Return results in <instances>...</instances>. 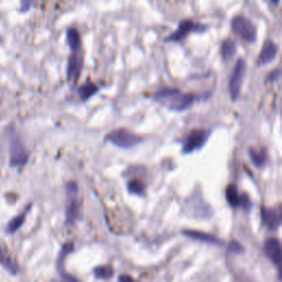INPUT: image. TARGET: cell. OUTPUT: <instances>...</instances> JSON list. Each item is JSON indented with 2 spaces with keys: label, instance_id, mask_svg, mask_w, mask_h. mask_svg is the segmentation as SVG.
<instances>
[{
  "label": "cell",
  "instance_id": "cell-24",
  "mask_svg": "<svg viewBox=\"0 0 282 282\" xmlns=\"http://www.w3.org/2000/svg\"><path fill=\"white\" fill-rule=\"evenodd\" d=\"M280 77V71L279 69L277 70H274L273 72H271V73L267 76V82L268 83H272V82H277L278 79Z\"/></svg>",
  "mask_w": 282,
  "mask_h": 282
},
{
  "label": "cell",
  "instance_id": "cell-8",
  "mask_svg": "<svg viewBox=\"0 0 282 282\" xmlns=\"http://www.w3.org/2000/svg\"><path fill=\"white\" fill-rule=\"evenodd\" d=\"M28 160L27 151L24 147L23 142L19 139H13L11 141V150H10V163L13 167H21Z\"/></svg>",
  "mask_w": 282,
  "mask_h": 282
},
{
  "label": "cell",
  "instance_id": "cell-11",
  "mask_svg": "<svg viewBox=\"0 0 282 282\" xmlns=\"http://www.w3.org/2000/svg\"><path fill=\"white\" fill-rule=\"evenodd\" d=\"M280 243L277 238H269L265 243V252L271 262L279 267L280 264Z\"/></svg>",
  "mask_w": 282,
  "mask_h": 282
},
{
  "label": "cell",
  "instance_id": "cell-16",
  "mask_svg": "<svg viewBox=\"0 0 282 282\" xmlns=\"http://www.w3.org/2000/svg\"><path fill=\"white\" fill-rule=\"evenodd\" d=\"M97 92H98L97 86L94 83H91V82H88L86 84L82 85L78 90L79 97H81V99L83 100V102L90 99L93 95H95Z\"/></svg>",
  "mask_w": 282,
  "mask_h": 282
},
{
  "label": "cell",
  "instance_id": "cell-22",
  "mask_svg": "<svg viewBox=\"0 0 282 282\" xmlns=\"http://www.w3.org/2000/svg\"><path fill=\"white\" fill-rule=\"evenodd\" d=\"M94 273L97 278L100 279H108L113 277L114 270L111 268V267H98L95 270H94Z\"/></svg>",
  "mask_w": 282,
  "mask_h": 282
},
{
  "label": "cell",
  "instance_id": "cell-10",
  "mask_svg": "<svg viewBox=\"0 0 282 282\" xmlns=\"http://www.w3.org/2000/svg\"><path fill=\"white\" fill-rule=\"evenodd\" d=\"M278 53V47L274 42L272 41H267L265 46L263 47L262 51H260L259 57H258V63L259 65H266L271 63L274 59H276Z\"/></svg>",
  "mask_w": 282,
  "mask_h": 282
},
{
  "label": "cell",
  "instance_id": "cell-1",
  "mask_svg": "<svg viewBox=\"0 0 282 282\" xmlns=\"http://www.w3.org/2000/svg\"><path fill=\"white\" fill-rule=\"evenodd\" d=\"M154 99L170 111L183 112L189 110L195 100L194 94L183 93L179 89L164 88L155 93Z\"/></svg>",
  "mask_w": 282,
  "mask_h": 282
},
{
  "label": "cell",
  "instance_id": "cell-12",
  "mask_svg": "<svg viewBox=\"0 0 282 282\" xmlns=\"http://www.w3.org/2000/svg\"><path fill=\"white\" fill-rule=\"evenodd\" d=\"M183 235L192 238V240L199 241V242H203V243H206V244L218 245V246L223 245V242L220 240V238H218L216 236H213V235L203 233V231L186 229V230H183Z\"/></svg>",
  "mask_w": 282,
  "mask_h": 282
},
{
  "label": "cell",
  "instance_id": "cell-5",
  "mask_svg": "<svg viewBox=\"0 0 282 282\" xmlns=\"http://www.w3.org/2000/svg\"><path fill=\"white\" fill-rule=\"evenodd\" d=\"M245 74H246V62L244 59H240L237 61L235 68L233 70V73L230 75L229 84H228L229 94L233 100H236L238 97H240Z\"/></svg>",
  "mask_w": 282,
  "mask_h": 282
},
{
  "label": "cell",
  "instance_id": "cell-2",
  "mask_svg": "<svg viewBox=\"0 0 282 282\" xmlns=\"http://www.w3.org/2000/svg\"><path fill=\"white\" fill-rule=\"evenodd\" d=\"M106 140L112 142L115 146H117L119 148L129 149L141 142L142 138L140 136L129 132V130L125 128H120L114 130L111 134H108L106 136Z\"/></svg>",
  "mask_w": 282,
  "mask_h": 282
},
{
  "label": "cell",
  "instance_id": "cell-17",
  "mask_svg": "<svg viewBox=\"0 0 282 282\" xmlns=\"http://www.w3.org/2000/svg\"><path fill=\"white\" fill-rule=\"evenodd\" d=\"M226 199L227 202L231 205V206H238L241 203V197L240 194H238L237 187L234 184H230L227 186L226 189Z\"/></svg>",
  "mask_w": 282,
  "mask_h": 282
},
{
  "label": "cell",
  "instance_id": "cell-6",
  "mask_svg": "<svg viewBox=\"0 0 282 282\" xmlns=\"http://www.w3.org/2000/svg\"><path fill=\"white\" fill-rule=\"evenodd\" d=\"M209 133L204 129H197L187 136V138L183 144V153L191 154L193 151L198 150L203 147V144L206 142Z\"/></svg>",
  "mask_w": 282,
  "mask_h": 282
},
{
  "label": "cell",
  "instance_id": "cell-13",
  "mask_svg": "<svg viewBox=\"0 0 282 282\" xmlns=\"http://www.w3.org/2000/svg\"><path fill=\"white\" fill-rule=\"evenodd\" d=\"M262 214H263V220L266 224V226L269 229H277L280 226V223H281L280 213L277 212L276 209L263 208Z\"/></svg>",
  "mask_w": 282,
  "mask_h": 282
},
{
  "label": "cell",
  "instance_id": "cell-19",
  "mask_svg": "<svg viewBox=\"0 0 282 282\" xmlns=\"http://www.w3.org/2000/svg\"><path fill=\"white\" fill-rule=\"evenodd\" d=\"M0 264H2L6 269H8L12 273H16L18 270L17 266L14 265L11 258L7 255V252L3 248H0Z\"/></svg>",
  "mask_w": 282,
  "mask_h": 282
},
{
  "label": "cell",
  "instance_id": "cell-18",
  "mask_svg": "<svg viewBox=\"0 0 282 282\" xmlns=\"http://www.w3.org/2000/svg\"><path fill=\"white\" fill-rule=\"evenodd\" d=\"M29 208H30V205L28 206V208L26 209V212H24L23 214H20L19 216H17L16 219H13L9 222L8 224V227H7V231H8V233L12 234L14 233V231H17L21 226H23V224L26 220V215H27V212L29 211Z\"/></svg>",
  "mask_w": 282,
  "mask_h": 282
},
{
  "label": "cell",
  "instance_id": "cell-14",
  "mask_svg": "<svg viewBox=\"0 0 282 282\" xmlns=\"http://www.w3.org/2000/svg\"><path fill=\"white\" fill-rule=\"evenodd\" d=\"M67 41L72 52H78L81 49V37L75 28H70L67 31Z\"/></svg>",
  "mask_w": 282,
  "mask_h": 282
},
{
  "label": "cell",
  "instance_id": "cell-7",
  "mask_svg": "<svg viewBox=\"0 0 282 282\" xmlns=\"http://www.w3.org/2000/svg\"><path fill=\"white\" fill-rule=\"evenodd\" d=\"M77 194V185L74 182L68 184V195H69V205L67 209V222L69 224H73L78 220L79 216V208L76 201Z\"/></svg>",
  "mask_w": 282,
  "mask_h": 282
},
{
  "label": "cell",
  "instance_id": "cell-9",
  "mask_svg": "<svg viewBox=\"0 0 282 282\" xmlns=\"http://www.w3.org/2000/svg\"><path fill=\"white\" fill-rule=\"evenodd\" d=\"M83 67V57L78 52H73L69 57L68 63V78L70 81L76 82Z\"/></svg>",
  "mask_w": 282,
  "mask_h": 282
},
{
  "label": "cell",
  "instance_id": "cell-3",
  "mask_svg": "<svg viewBox=\"0 0 282 282\" xmlns=\"http://www.w3.org/2000/svg\"><path fill=\"white\" fill-rule=\"evenodd\" d=\"M231 29L244 41L254 43L257 40V29L251 21L243 16H236L231 20Z\"/></svg>",
  "mask_w": 282,
  "mask_h": 282
},
{
  "label": "cell",
  "instance_id": "cell-4",
  "mask_svg": "<svg viewBox=\"0 0 282 282\" xmlns=\"http://www.w3.org/2000/svg\"><path fill=\"white\" fill-rule=\"evenodd\" d=\"M207 27L192 20H183L179 24V27L175 32H172L169 37L165 39L167 42H180L185 39L190 33H202L206 31Z\"/></svg>",
  "mask_w": 282,
  "mask_h": 282
},
{
  "label": "cell",
  "instance_id": "cell-25",
  "mask_svg": "<svg viewBox=\"0 0 282 282\" xmlns=\"http://www.w3.org/2000/svg\"><path fill=\"white\" fill-rule=\"evenodd\" d=\"M119 282H134L133 278L130 276H127V274H124V276L119 277Z\"/></svg>",
  "mask_w": 282,
  "mask_h": 282
},
{
  "label": "cell",
  "instance_id": "cell-21",
  "mask_svg": "<svg viewBox=\"0 0 282 282\" xmlns=\"http://www.w3.org/2000/svg\"><path fill=\"white\" fill-rule=\"evenodd\" d=\"M128 190L133 194L141 195L144 192V185L138 180H133L128 183Z\"/></svg>",
  "mask_w": 282,
  "mask_h": 282
},
{
  "label": "cell",
  "instance_id": "cell-15",
  "mask_svg": "<svg viewBox=\"0 0 282 282\" xmlns=\"http://www.w3.org/2000/svg\"><path fill=\"white\" fill-rule=\"evenodd\" d=\"M236 54V45L231 39L224 40L221 46V56L223 61H228L233 59Z\"/></svg>",
  "mask_w": 282,
  "mask_h": 282
},
{
  "label": "cell",
  "instance_id": "cell-23",
  "mask_svg": "<svg viewBox=\"0 0 282 282\" xmlns=\"http://www.w3.org/2000/svg\"><path fill=\"white\" fill-rule=\"evenodd\" d=\"M228 251L234 252V254H243L244 248H243V246L240 243L231 242L228 246Z\"/></svg>",
  "mask_w": 282,
  "mask_h": 282
},
{
  "label": "cell",
  "instance_id": "cell-26",
  "mask_svg": "<svg viewBox=\"0 0 282 282\" xmlns=\"http://www.w3.org/2000/svg\"><path fill=\"white\" fill-rule=\"evenodd\" d=\"M271 3H272L273 5L278 6V5H279V3H280V0H271Z\"/></svg>",
  "mask_w": 282,
  "mask_h": 282
},
{
  "label": "cell",
  "instance_id": "cell-20",
  "mask_svg": "<svg viewBox=\"0 0 282 282\" xmlns=\"http://www.w3.org/2000/svg\"><path fill=\"white\" fill-rule=\"evenodd\" d=\"M249 155H250L252 162H254V164L257 165V167H263V165L265 164L266 159H267V155H266V153L264 150L263 151H256V150L250 149Z\"/></svg>",
  "mask_w": 282,
  "mask_h": 282
}]
</instances>
